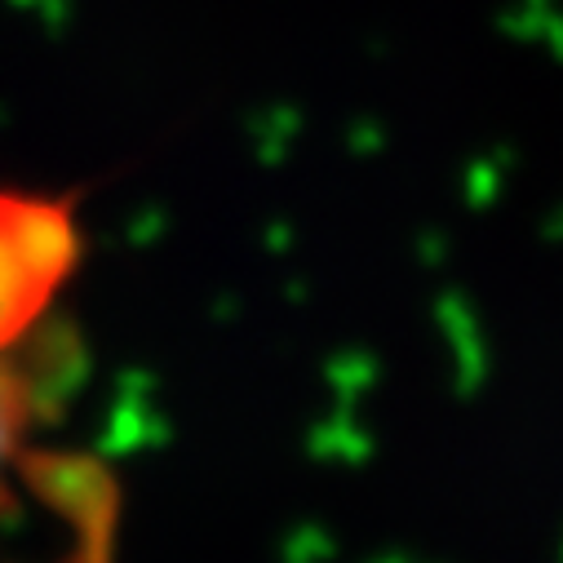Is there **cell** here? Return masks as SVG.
I'll list each match as a JSON object with an SVG mask.
<instances>
[{
  "mask_svg": "<svg viewBox=\"0 0 563 563\" xmlns=\"http://www.w3.org/2000/svg\"><path fill=\"white\" fill-rule=\"evenodd\" d=\"M23 484L76 532V563H111L120 523L115 475L85 453H19Z\"/></svg>",
  "mask_w": 563,
  "mask_h": 563,
  "instance_id": "1",
  "label": "cell"
},
{
  "mask_svg": "<svg viewBox=\"0 0 563 563\" xmlns=\"http://www.w3.org/2000/svg\"><path fill=\"white\" fill-rule=\"evenodd\" d=\"M10 235L23 253V262L32 266V275L45 279L49 289L63 285V279L71 275V266H76V257H80V235H76L67 200L10 196Z\"/></svg>",
  "mask_w": 563,
  "mask_h": 563,
  "instance_id": "2",
  "label": "cell"
},
{
  "mask_svg": "<svg viewBox=\"0 0 563 563\" xmlns=\"http://www.w3.org/2000/svg\"><path fill=\"white\" fill-rule=\"evenodd\" d=\"M49 298H54V289L32 275V266L23 262V253L10 235V196L0 191V351L19 342L36 324V316L45 311Z\"/></svg>",
  "mask_w": 563,
  "mask_h": 563,
  "instance_id": "3",
  "label": "cell"
},
{
  "mask_svg": "<svg viewBox=\"0 0 563 563\" xmlns=\"http://www.w3.org/2000/svg\"><path fill=\"white\" fill-rule=\"evenodd\" d=\"M27 390L23 382L10 373V368H0V449H5L14 440V427H23V412H27ZM0 501H5V493H0Z\"/></svg>",
  "mask_w": 563,
  "mask_h": 563,
  "instance_id": "4",
  "label": "cell"
}]
</instances>
